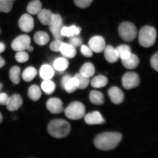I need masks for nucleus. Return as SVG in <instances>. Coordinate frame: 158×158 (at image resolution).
I'll return each mask as SVG.
<instances>
[{"instance_id": "obj_48", "label": "nucleus", "mask_w": 158, "mask_h": 158, "mask_svg": "<svg viewBox=\"0 0 158 158\" xmlns=\"http://www.w3.org/2000/svg\"><path fill=\"white\" fill-rule=\"evenodd\" d=\"M0 34H1V30H0Z\"/></svg>"}, {"instance_id": "obj_37", "label": "nucleus", "mask_w": 158, "mask_h": 158, "mask_svg": "<svg viewBox=\"0 0 158 158\" xmlns=\"http://www.w3.org/2000/svg\"><path fill=\"white\" fill-rule=\"evenodd\" d=\"M63 43L62 40H55L51 43L50 45L51 50L54 52H59L60 47Z\"/></svg>"}, {"instance_id": "obj_26", "label": "nucleus", "mask_w": 158, "mask_h": 158, "mask_svg": "<svg viewBox=\"0 0 158 158\" xmlns=\"http://www.w3.org/2000/svg\"><path fill=\"white\" fill-rule=\"evenodd\" d=\"M37 74V72L36 69L32 66H30L24 70L22 76L25 81L30 82L35 78Z\"/></svg>"}, {"instance_id": "obj_8", "label": "nucleus", "mask_w": 158, "mask_h": 158, "mask_svg": "<svg viewBox=\"0 0 158 158\" xmlns=\"http://www.w3.org/2000/svg\"><path fill=\"white\" fill-rule=\"evenodd\" d=\"M31 42V38L28 35H20L12 41L11 47L13 50L16 52L24 51L30 45Z\"/></svg>"}, {"instance_id": "obj_40", "label": "nucleus", "mask_w": 158, "mask_h": 158, "mask_svg": "<svg viewBox=\"0 0 158 158\" xmlns=\"http://www.w3.org/2000/svg\"><path fill=\"white\" fill-rule=\"evenodd\" d=\"M151 65L155 70L158 71V53H156L151 59Z\"/></svg>"}, {"instance_id": "obj_11", "label": "nucleus", "mask_w": 158, "mask_h": 158, "mask_svg": "<svg viewBox=\"0 0 158 158\" xmlns=\"http://www.w3.org/2000/svg\"><path fill=\"white\" fill-rule=\"evenodd\" d=\"M46 107L51 113L54 114L61 113L64 110L62 100L56 98H50L47 102Z\"/></svg>"}, {"instance_id": "obj_6", "label": "nucleus", "mask_w": 158, "mask_h": 158, "mask_svg": "<svg viewBox=\"0 0 158 158\" xmlns=\"http://www.w3.org/2000/svg\"><path fill=\"white\" fill-rule=\"evenodd\" d=\"M49 26L55 40H62L63 37L61 34V30L63 26L61 16L59 14H54L52 20Z\"/></svg>"}, {"instance_id": "obj_44", "label": "nucleus", "mask_w": 158, "mask_h": 158, "mask_svg": "<svg viewBox=\"0 0 158 158\" xmlns=\"http://www.w3.org/2000/svg\"><path fill=\"white\" fill-rule=\"evenodd\" d=\"M6 49V46L3 43L0 42V54L3 52Z\"/></svg>"}, {"instance_id": "obj_16", "label": "nucleus", "mask_w": 158, "mask_h": 158, "mask_svg": "<svg viewBox=\"0 0 158 158\" xmlns=\"http://www.w3.org/2000/svg\"><path fill=\"white\" fill-rule=\"evenodd\" d=\"M54 14L47 9H44L40 10L37 14V17L42 24L45 26H49L53 18Z\"/></svg>"}, {"instance_id": "obj_39", "label": "nucleus", "mask_w": 158, "mask_h": 158, "mask_svg": "<svg viewBox=\"0 0 158 158\" xmlns=\"http://www.w3.org/2000/svg\"><path fill=\"white\" fill-rule=\"evenodd\" d=\"M69 39V44L73 45V46L80 47L82 45V41L81 39L77 35H75V36L70 37Z\"/></svg>"}, {"instance_id": "obj_20", "label": "nucleus", "mask_w": 158, "mask_h": 158, "mask_svg": "<svg viewBox=\"0 0 158 158\" xmlns=\"http://www.w3.org/2000/svg\"><path fill=\"white\" fill-rule=\"evenodd\" d=\"M90 100L93 105L100 106L104 102L103 94L97 90H92L90 94Z\"/></svg>"}, {"instance_id": "obj_21", "label": "nucleus", "mask_w": 158, "mask_h": 158, "mask_svg": "<svg viewBox=\"0 0 158 158\" xmlns=\"http://www.w3.org/2000/svg\"><path fill=\"white\" fill-rule=\"evenodd\" d=\"M48 34L43 31H39L35 34L34 36V41L37 45H45L49 41Z\"/></svg>"}, {"instance_id": "obj_36", "label": "nucleus", "mask_w": 158, "mask_h": 158, "mask_svg": "<svg viewBox=\"0 0 158 158\" xmlns=\"http://www.w3.org/2000/svg\"><path fill=\"white\" fill-rule=\"evenodd\" d=\"M93 0H74L77 7L81 9H86L91 5Z\"/></svg>"}, {"instance_id": "obj_7", "label": "nucleus", "mask_w": 158, "mask_h": 158, "mask_svg": "<svg viewBox=\"0 0 158 158\" xmlns=\"http://www.w3.org/2000/svg\"><path fill=\"white\" fill-rule=\"evenodd\" d=\"M122 82L125 89L130 90L138 87L140 84V78L135 73L128 72L123 77Z\"/></svg>"}, {"instance_id": "obj_12", "label": "nucleus", "mask_w": 158, "mask_h": 158, "mask_svg": "<svg viewBox=\"0 0 158 158\" xmlns=\"http://www.w3.org/2000/svg\"><path fill=\"white\" fill-rule=\"evenodd\" d=\"M108 94L111 102L115 104H120L124 100V94L118 87H113L110 88L108 91Z\"/></svg>"}, {"instance_id": "obj_23", "label": "nucleus", "mask_w": 158, "mask_h": 158, "mask_svg": "<svg viewBox=\"0 0 158 158\" xmlns=\"http://www.w3.org/2000/svg\"><path fill=\"white\" fill-rule=\"evenodd\" d=\"M28 95L31 100L34 102L37 101L41 96L40 88L37 85H32L29 88Z\"/></svg>"}, {"instance_id": "obj_27", "label": "nucleus", "mask_w": 158, "mask_h": 158, "mask_svg": "<svg viewBox=\"0 0 158 158\" xmlns=\"http://www.w3.org/2000/svg\"><path fill=\"white\" fill-rule=\"evenodd\" d=\"M79 83L77 79L75 77L70 78L65 84L64 88L66 92L68 93H73L78 89Z\"/></svg>"}, {"instance_id": "obj_9", "label": "nucleus", "mask_w": 158, "mask_h": 158, "mask_svg": "<svg viewBox=\"0 0 158 158\" xmlns=\"http://www.w3.org/2000/svg\"><path fill=\"white\" fill-rule=\"evenodd\" d=\"M88 45L92 52L99 53L104 50L106 42L104 39L101 36H94L89 40Z\"/></svg>"}, {"instance_id": "obj_33", "label": "nucleus", "mask_w": 158, "mask_h": 158, "mask_svg": "<svg viewBox=\"0 0 158 158\" xmlns=\"http://www.w3.org/2000/svg\"><path fill=\"white\" fill-rule=\"evenodd\" d=\"M15 0H0V12L9 13L11 11Z\"/></svg>"}, {"instance_id": "obj_19", "label": "nucleus", "mask_w": 158, "mask_h": 158, "mask_svg": "<svg viewBox=\"0 0 158 158\" xmlns=\"http://www.w3.org/2000/svg\"><path fill=\"white\" fill-rule=\"evenodd\" d=\"M95 72L94 65L90 62H87L80 69V73L86 77L90 78L93 77Z\"/></svg>"}, {"instance_id": "obj_25", "label": "nucleus", "mask_w": 158, "mask_h": 158, "mask_svg": "<svg viewBox=\"0 0 158 158\" xmlns=\"http://www.w3.org/2000/svg\"><path fill=\"white\" fill-rule=\"evenodd\" d=\"M108 80L106 77L102 75H99L94 77L91 81V85L94 88H100L106 86Z\"/></svg>"}, {"instance_id": "obj_34", "label": "nucleus", "mask_w": 158, "mask_h": 158, "mask_svg": "<svg viewBox=\"0 0 158 158\" xmlns=\"http://www.w3.org/2000/svg\"><path fill=\"white\" fill-rule=\"evenodd\" d=\"M75 77H76L78 81V89L84 90L88 87L90 83L89 78L86 77L80 73L76 74Z\"/></svg>"}, {"instance_id": "obj_42", "label": "nucleus", "mask_w": 158, "mask_h": 158, "mask_svg": "<svg viewBox=\"0 0 158 158\" xmlns=\"http://www.w3.org/2000/svg\"><path fill=\"white\" fill-rule=\"evenodd\" d=\"M71 76L69 75H66L64 76V77H62V80H61V85L62 88H64V86H65V84H66V82L67 81L69 80V79L71 77Z\"/></svg>"}, {"instance_id": "obj_22", "label": "nucleus", "mask_w": 158, "mask_h": 158, "mask_svg": "<svg viewBox=\"0 0 158 158\" xmlns=\"http://www.w3.org/2000/svg\"><path fill=\"white\" fill-rule=\"evenodd\" d=\"M40 76L44 80H51L54 75V71L50 65L45 64L41 66L40 71Z\"/></svg>"}, {"instance_id": "obj_31", "label": "nucleus", "mask_w": 158, "mask_h": 158, "mask_svg": "<svg viewBox=\"0 0 158 158\" xmlns=\"http://www.w3.org/2000/svg\"><path fill=\"white\" fill-rule=\"evenodd\" d=\"M41 88L46 94L50 95L55 91L56 85L53 81L50 80H44L41 84Z\"/></svg>"}, {"instance_id": "obj_28", "label": "nucleus", "mask_w": 158, "mask_h": 158, "mask_svg": "<svg viewBox=\"0 0 158 158\" xmlns=\"http://www.w3.org/2000/svg\"><path fill=\"white\" fill-rule=\"evenodd\" d=\"M53 65L56 70L62 72L68 68L69 62L65 58H59L55 60Z\"/></svg>"}, {"instance_id": "obj_30", "label": "nucleus", "mask_w": 158, "mask_h": 158, "mask_svg": "<svg viewBox=\"0 0 158 158\" xmlns=\"http://www.w3.org/2000/svg\"><path fill=\"white\" fill-rule=\"evenodd\" d=\"M118 55L119 58L122 59H127L131 54V49L129 46L127 45H121L118 46L116 48Z\"/></svg>"}, {"instance_id": "obj_41", "label": "nucleus", "mask_w": 158, "mask_h": 158, "mask_svg": "<svg viewBox=\"0 0 158 158\" xmlns=\"http://www.w3.org/2000/svg\"><path fill=\"white\" fill-rule=\"evenodd\" d=\"M9 97L5 93H0V105L6 106Z\"/></svg>"}, {"instance_id": "obj_47", "label": "nucleus", "mask_w": 158, "mask_h": 158, "mask_svg": "<svg viewBox=\"0 0 158 158\" xmlns=\"http://www.w3.org/2000/svg\"><path fill=\"white\" fill-rule=\"evenodd\" d=\"M3 88V86L2 83H0V92L2 91V89Z\"/></svg>"}, {"instance_id": "obj_35", "label": "nucleus", "mask_w": 158, "mask_h": 158, "mask_svg": "<svg viewBox=\"0 0 158 158\" xmlns=\"http://www.w3.org/2000/svg\"><path fill=\"white\" fill-rule=\"evenodd\" d=\"M15 59L17 62L23 63L27 62L29 60V55L24 51H20L18 52L15 55Z\"/></svg>"}, {"instance_id": "obj_43", "label": "nucleus", "mask_w": 158, "mask_h": 158, "mask_svg": "<svg viewBox=\"0 0 158 158\" xmlns=\"http://www.w3.org/2000/svg\"><path fill=\"white\" fill-rule=\"evenodd\" d=\"M6 65V61L4 58L0 56V68H2Z\"/></svg>"}, {"instance_id": "obj_14", "label": "nucleus", "mask_w": 158, "mask_h": 158, "mask_svg": "<svg viewBox=\"0 0 158 158\" xmlns=\"http://www.w3.org/2000/svg\"><path fill=\"white\" fill-rule=\"evenodd\" d=\"M85 122L88 125L102 124L104 123V118L98 111L88 113L85 116Z\"/></svg>"}, {"instance_id": "obj_29", "label": "nucleus", "mask_w": 158, "mask_h": 158, "mask_svg": "<svg viewBox=\"0 0 158 158\" xmlns=\"http://www.w3.org/2000/svg\"><path fill=\"white\" fill-rule=\"evenodd\" d=\"M42 5L39 0H33L29 3L27 10L29 14L36 15L41 10Z\"/></svg>"}, {"instance_id": "obj_15", "label": "nucleus", "mask_w": 158, "mask_h": 158, "mask_svg": "<svg viewBox=\"0 0 158 158\" xmlns=\"http://www.w3.org/2000/svg\"><path fill=\"white\" fill-rule=\"evenodd\" d=\"M59 52L62 56L68 59H73L75 57L77 54L75 47L69 43L63 42L60 47Z\"/></svg>"}, {"instance_id": "obj_17", "label": "nucleus", "mask_w": 158, "mask_h": 158, "mask_svg": "<svg viewBox=\"0 0 158 158\" xmlns=\"http://www.w3.org/2000/svg\"><path fill=\"white\" fill-rule=\"evenodd\" d=\"M104 51L105 59L108 62L113 63L118 61L119 58L116 48L112 46L108 45Z\"/></svg>"}, {"instance_id": "obj_18", "label": "nucleus", "mask_w": 158, "mask_h": 158, "mask_svg": "<svg viewBox=\"0 0 158 158\" xmlns=\"http://www.w3.org/2000/svg\"><path fill=\"white\" fill-rule=\"evenodd\" d=\"M123 65L128 69H133L137 68L140 60L135 54L131 53V56L127 59H122Z\"/></svg>"}, {"instance_id": "obj_45", "label": "nucleus", "mask_w": 158, "mask_h": 158, "mask_svg": "<svg viewBox=\"0 0 158 158\" xmlns=\"http://www.w3.org/2000/svg\"><path fill=\"white\" fill-rule=\"evenodd\" d=\"M27 51L29 52H32L34 50V48H33V47L30 45L27 48Z\"/></svg>"}, {"instance_id": "obj_24", "label": "nucleus", "mask_w": 158, "mask_h": 158, "mask_svg": "<svg viewBox=\"0 0 158 158\" xmlns=\"http://www.w3.org/2000/svg\"><path fill=\"white\" fill-rule=\"evenodd\" d=\"M81 31L80 28L74 25L70 27H63L61 30V34L63 37H69L75 35H78Z\"/></svg>"}, {"instance_id": "obj_46", "label": "nucleus", "mask_w": 158, "mask_h": 158, "mask_svg": "<svg viewBox=\"0 0 158 158\" xmlns=\"http://www.w3.org/2000/svg\"><path fill=\"white\" fill-rule=\"evenodd\" d=\"M3 121V116L2 115V113L0 112V123H2V122Z\"/></svg>"}, {"instance_id": "obj_38", "label": "nucleus", "mask_w": 158, "mask_h": 158, "mask_svg": "<svg viewBox=\"0 0 158 158\" xmlns=\"http://www.w3.org/2000/svg\"><path fill=\"white\" fill-rule=\"evenodd\" d=\"M81 52L84 56L90 58L93 56V52L89 46L86 45H82L81 49Z\"/></svg>"}, {"instance_id": "obj_32", "label": "nucleus", "mask_w": 158, "mask_h": 158, "mask_svg": "<svg viewBox=\"0 0 158 158\" xmlns=\"http://www.w3.org/2000/svg\"><path fill=\"white\" fill-rule=\"evenodd\" d=\"M20 69L17 66H14L9 71V77L11 82L15 85H18L20 81Z\"/></svg>"}, {"instance_id": "obj_4", "label": "nucleus", "mask_w": 158, "mask_h": 158, "mask_svg": "<svg viewBox=\"0 0 158 158\" xmlns=\"http://www.w3.org/2000/svg\"><path fill=\"white\" fill-rule=\"evenodd\" d=\"M119 36L124 41L131 42L134 40L137 35V30L134 24L129 22H123L118 28Z\"/></svg>"}, {"instance_id": "obj_5", "label": "nucleus", "mask_w": 158, "mask_h": 158, "mask_svg": "<svg viewBox=\"0 0 158 158\" xmlns=\"http://www.w3.org/2000/svg\"><path fill=\"white\" fill-rule=\"evenodd\" d=\"M85 112V106L78 102L71 103L65 110V116L72 120H78L83 118Z\"/></svg>"}, {"instance_id": "obj_13", "label": "nucleus", "mask_w": 158, "mask_h": 158, "mask_svg": "<svg viewBox=\"0 0 158 158\" xmlns=\"http://www.w3.org/2000/svg\"><path fill=\"white\" fill-rule=\"evenodd\" d=\"M23 105V99L20 95L15 94L9 97L6 105L7 110L9 111H16L21 108Z\"/></svg>"}, {"instance_id": "obj_10", "label": "nucleus", "mask_w": 158, "mask_h": 158, "mask_svg": "<svg viewBox=\"0 0 158 158\" xmlns=\"http://www.w3.org/2000/svg\"><path fill=\"white\" fill-rule=\"evenodd\" d=\"M19 27L23 32L29 33L34 27V20L30 14L23 15L19 21Z\"/></svg>"}, {"instance_id": "obj_1", "label": "nucleus", "mask_w": 158, "mask_h": 158, "mask_svg": "<svg viewBox=\"0 0 158 158\" xmlns=\"http://www.w3.org/2000/svg\"><path fill=\"white\" fill-rule=\"evenodd\" d=\"M122 139V135L118 132H108L102 133L96 136L94 144L100 150L108 151L116 148Z\"/></svg>"}, {"instance_id": "obj_2", "label": "nucleus", "mask_w": 158, "mask_h": 158, "mask_svg": "<svg viewBox=\"0 0 158 158\" xmlns=\"http://www.w3.org/2000/svg\"><path fill=\"white\" fill-rule=\"evenodd\" d=\"M70 130L71 127L69 122L62 119L52 120L48 127L49 135L56 138H65L69 134Z\"/></svg>"}, {"instance_id": "obj_3", "label": "nucleus", "mask_w": 158, "mask_h": 158, "mask_svg": "<svg viewBox=\"0 0 158 158\" xmlns=\"http://www.w3.org/2000/svg\"><path fill=\"white\" fill-rule=\"evenodd\" d=\"M156 35L155 28L151 26H144L141 29L139 33V44L144 48L151 47L156 42Z\"/></svg>"}]
</instances>
